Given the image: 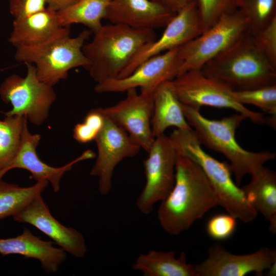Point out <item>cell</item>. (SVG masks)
<instances>
[{
	"label": "cell",
	"instance_id": "21",
	"mask_svg": "<svg viewBox=\"0 0 276 276\" xmlns=\"http://www.w3.org/2000/svg\"><path fill=\"white\" fill-rule=\"evenodd\" d=\"M153 101L151 129L154 138L164 134L169 127L191 128L185 116L182 103L174 93L170 81L162 83L155 89Z\"/></svg>",
	"mask_w": 276,
	"mask_h": 276
},
{
	"label": "cell",
	"instance_id": "23",
	"mask_svg": "<svg viewBox=\"0 0 276 276\" xmlns=\"http://www.w3.org/2000/svg\"><path fill=\"white\" fill-rule=\"evenodd\" d=\"M132 267L144 276H198L194 265L187 262L183 252L176 257L173 251L150 250L140 254Z\"/></svg>",
	"mask_w": 276,
	"mask_h": 276
},
{
	"label": "cell",
	"instance_id": "33",
	"mask_svg": "<svg viewBox=\"0 0 276 276\" xmlns=\"http://www.w3.org/2000/svg\"><path fill=\"white\" fill-rule=\"evenodd\" d=\"M73 133L75 140L79 143L85 144L95 141L99 132L83 121L75 125Z\"/></svg>",
	"mask_w": 276,
	"mask_h": 276
},
{
	"label": "cell",
	"instance_id": "19",
	"mask_svg": "<svg viewBox=\"0 0 276 276\" xmlns=\"http://www.w3.org/2000/svg\"><path fill=\"white\" fill-rule=\"evenodd\" d=\"M0 254L3 256L17 254L38 260L44 270L56 272L66 258V251L51 241L42 240L27 228L13 238H0Z\"/></svg>",
	"mask_w": 276,
	"mask_h": 276
},
{
	"label": "cell",
	"instance_id": "12",
	"mask_svg": "<svg viewBox=\"0 0 276 276\" xmlns=\"http://www.w3.org/2000/svg\"><path fill=\"white\" fill-rule=\"evenodd\" d=\"M104 118V126L95 140L98 153L90 172L91 176L98 178V191L103 195L111 191L117 166L124 159L136 155L141 149L126 131Z\"/></svg>",
	"mask_w": 276,
	"mask_h": 276
},
{
	"label": "cell",
	"instance_id": "13",
	"mask_svg": "<svg viewBox=\"0 0 276 276\" xmlns=\"http://www.w3.org/2000/svg\"><path fill=\"white\" fill-rule=\"evenodd\" d=\"M126 93V98L117 104L99 109L104 116L126 131L148 152L154 140L151 129L153 93H138L136 88Z\"/></svg>",
	"mask_w": 276,
	"mask_h": 276
},
{
	"label": "cell",
	"instance_id": "15",
	"mask_svg": "<svg viewBox=\"0 0 276 276\" xmlns=\"http://www.w3.org/2000/svg\"><path fill=\"white\" fill-rule=\"evenodd\" d=\"M202 33L196 0L176 13L166 26L162 36L146 44L117 78L131 74L147 59L175 48L181 47Z\"/></svg>",
	"mask_w": 276,
	"mask_h": 276
},
{
	"label": "cell",
	"instance_id": "7",
	"mask_svg": "<svg viewBox=\"0 0 276 276\" xmlns=\"http://www.w3.org/2000/svg\"><path fill=\"white\" fill-rule=\"evenodd\" d=\"M171 86L183 104L200 109L207 106L234 110L251 122L271 125L270 117L263 113L249 109L238 102L233 95L234 90L222 83L206 77L200 70H192L179 74L170 81Z\"/></svg>",
	"mask_w": 276,
	"mask_h": 276
},
{
	"label": "cell",
	"instance_id": "6",
	"mask_svg": "<svg viewBox=\"0 0 276 276\" xmlns=\"http://www.w3.org/2000/svg\"><path fill=\"white\" fill-rule=\"evenodd\" d=\"M91 32L83 30L71 37L70 26L65 27L58 34L43 43L16 47L15 59L17 62L34 65L38 79L53 86L66 79L71 70L88 67L89 62L82 48Z\"/></svg>",
	"mask_w": 276,
	"mask_h": 276
},
{
	"label": "cell",
	"instance_id": "2",
	"mask_svg": "<svg viewBox=\"0 0 276 276\" xmlns=\"http://www.w3.org/2000/svg\"><path fill=\"white\" fill-rule=\"evenodd\" d=\"M188 123L202 145L222 154L229 162L236 183L239 186L244 176L257 173L264 164L275 159L276 154L267 150L253 152L243 148L236 139V131L246 118L236 112L219 120L204 117L200 109L182 103Z\"/></svg>",
	"mask_w": 276,
	"mask_h": 276
},
{
	"label": "cell",
	"instance_id": "8",
	"mask_svg": "<svg viewBox=\"0 0 276 276\" xmlns=\"http://www.w3.org/2000/svg\"><path fill=\"white\" fill-rule=\"evenodd\" d=\"M25 77L13 74L7 77L0 86V97L12 109L5 116L25 117L37 126L48 119L49 110L56 99L53 86L41 81L38 78L34 65L25 64Z\"/></svg>",
	"mask_w": 276,
	"mask_h": 276
},
{
	"label": "cell",
	"instance_id": "9",
	"mask_svg": "<svg viewBox=\"0 0 276 276\" xmlns=\"http://www.w3.org/2000/svg\"><path fill=\"white\" fill-rule=\"evenodd\" d=\"M247 29L248 20L239 10L233 9L224 13L211 28L180 47L182 63L179 74L200 70L206 62L236 42Z\"/></svg>",
	"mask_w": 276,
	"mask_h": 276
},
{
	"label": "cell",
	"instance_id": "14",
	"mask_svg": "<svg viewBox=\"0 0 276 276\" xmlns=\"http://www.w3.org/2000/svg\"><path fill=\"white\" fill-rule=\"evenodd\" d=\"M276 262V250L261 248L246 255L228 252L219 243L212 245L206 259L195 265L198 276H244L251 272L263 275Z\"/></svg>",
	"mask_w": 276,
	"mask_h": 276
},
{
	"label": "cell",
	"instance_id": "10",
	"mask_svg": "<svg viewBox=\"0 0 276 276\" xmlns=\"http://www.w3.org/2000/svg\"><path fill=\"white\" fill-rule=\"evenodd\" d=\"M144 162L146 182L136 200L142 214L148 215L154 204L163 200L174 185L177 151L169 136L155 137Z\"/></svg>",
	"mask_w": 276,
	"mask_h": 276
},
{
	"label": "cell",
	"instance_id": "5",
	"mask_svg": "<svg viewBox=\"0 0 276 276\" xmlns=\"http://www.w3.org/2000/svg\"><path fill=\"white\" fill-rule=\"evenodd\" d=\"M176 150L201 168L212 185L219 205L244 223L254 221L257 212L232 177L229 164L215 159L202 148L192 128L175 129L169 136Z\"/></svg>",
	"mask_w": 276,
	"mask_h": 276
},
{
	"label": "cell",
	"instance_id": "20",
	"mask_svg": "<svg viewBox=\"0 0 276 276\" xmlns=\"http://www.w3.org/2000/svg\"><path fill=\"white\" fill-rule=\"evenodd\" d=\"M64 27L60 23L57 11L47 6L35 13L14 18L8 40L15 47L37 45L52 38Z\"/></svg>",
	"mask_w": 276,
	"mask_h": 276
},
{
	"label": "cell",
	"instance_id": "27",
	"mask_svg": "<svg viewBox=\"0 0 276 276\" xmlns=\"http://www.w3.org/2000/svg\"><path fill=\"white\" fill-rule=\"evenodd\" d=\"M235 8L248 20L247 31L255 35L276 17V0H233Z\"/></svg>",
	"mask_w": 276,
	"mask_h": 276
},
{
	"label": "cell",
	"instance_id": "25",
	"mask_svg": "<svg viewBox=\"0 0 276 276\" xmlns=\"http://www.w3.org/2000/svg\"><path fill=\"white\" fill-rule=\"evenodd\" d=\"M48 181H37L28 187L6 182L0 179V220L13 216L47 188Z\"/></svg>",
	"mask_w": 276,
	"mask_h": 276
},
{
	"label": "cell",
	"instance_id": "4",
	"mask_svg": "<svg viewBox=\"0 0 276 276\" xmlns=\"http://www.w3.org/2000/svg\"><path fill=\"white\" fill-rule=\"evenodd\" d=\"M85 43L86 68L97 82L118 78L147 44L156 39L152 29H136L118 24L103 25Z\"/></svg>",
	"mask_w": 276,
	"mask_h": 276
},
{
	"label": "cell",
	"instance_id": "34",
	"mask_svg": "<svg viewBox=\"0 0 276 276\" xmlns=\"http://www.w3.org/2000/svg\"><path fill=\"white\" fill-rule=\"evenodd\" d=\"M171 10L177 13L187 6L191 3L194 0H158Z\"/></svg>",
	"mask_w": 276,
	"mask_h": 276
},
{
	"label": "cell",
	"instance_id": "17",
	"mask_svg": "<svg viewBox=\"0 0 276 276\" xmlns=\"http://www.w3.org/2000/svg\"><path fill=\"white\" fill-rule=\"evenodd\" d=\"M27 124L28 120L24 124L19 150L8 168L7 172L15 168L26 170L30 172L37 182L48 181L51 184L54 192L57 193L60 189L61 178L65 172L71 170L76 163L96 156L93 151L88 149L62 167L50 166L42 162L36 153V148L41 139L40 135L30 133Z\"/></svg>",
	"mask_w": 276,
	"mask_h": 276
},
{
	"label": "cell",
	"instance_id": "31",
	"mask_svg": "<svg viewBox=\"0 0 276 276\" xmlns=\"http://www.w3.org/2000/svg\"><path fill=\"white\" fill-rule=\"evenodd\" d=\"M252 35L269 61L276 67V17Z\"/></svg>",
	"mask_w": 276,
	"mask_h": 276
},
{
	"label": "cell",
	"instance_id": "32",
	"mask_svg": "<svg viewBox=\"0 0 276 276\" xmlns=\"http://www.w3.org/2000/svg\"><path fill=\"white\" fill-rule=\"evenodd\" d=\"M9 12L14 18L27 16L44 9L47 0H9Z\"/></svg>",
	"mask_w": 276,
	"mask_h": 276
},
{
	"label": "cell",
	"instance_id": "30",
	"mask_svg": "<svg viewBox=\"0 0 276 276\" xmlns=\"http://www.w3.org/2000/svg\"><path fill=\"white\" fill-rule=\"evenodd\" d=\"M237 219L229 214H221L211 217L206 224L208 235L218 241L224 240L234 233Z\"/></svg>",
	"mask_w": 276,
	"mask_h": 276
},
{
	"label": "cell",
	"instance_id": "1",
	"mask_svg": "<svg viewBox=\"0 0 276 276\" xmlns=\"http://www.w3.org/2000/svg\"><path fill=\"white\" fill-rule=\"evenodd\" d=\"M218 205L213 187L200 166L177 151L174 185L157 210L164 231L179 235Z\"/></svg>",
	"mask_w": 276,
	"mask_h": 276
},
{
	"label": "cell",
	"instance_id": "36",
	"mask_svg": "<svg viewBox=\"0 0 276 276\" xmlns=\"http://www.w3.org/2000/svg\"><path fill=\"white\" fill-rule=\"evenodd\" d=\"M267 270L268 271L269 275L273 276L275 275L276 262H274Z\"/></svg>",
	"mask_w": 276,
	"mask_h": 276
},
{
	"label": "cell",
	"instance_id": "22",
	"mask_svg": "<svg viewBox=\"0 0 276 276\" xmlns=\"http://www.w3.org/2000/svg\"><path fill=\"white\" fill-rule=\"evenodd\" d=\"M242 188L250 204L269 223V231L276 233V173L264 166L252 175Z\"/></svg>",
	"mask_w": 276,
	"mask_h": 276
},
{
	"label": "cell",
	"instance_id": "28",
	"mask_svg": "<svg viewBox=\"0 0 276 276\" xmlns=\"http://www.w3.org/2000/svg\"><path fill=\"white\" fill-rule=\"evenodd\" d=\"M233 95L239 103L255 106L276 117V84L243 90H233Z\"/></svg>",
	"mask_w": 276,
	"mask_h": 276
},
{
	"label": "cell",
	"instance_id": "11",
	"mask_svg": "<svg viewBox=\"0 0 276 276\" xmlns=\"http://www.w3.org/2000/svg\"><path fill=\"white\" fill-rule=\"evenodd\" d=\"M182 63L180 47L175 48L147 59L125 77L97 83L94 89L100 94L115 93L139 87L141 92L153 93L179 75Z\"/></svg>",
	"mask_w": 276,
	"mask_h": 276
},
{
	"label": "cell",
	"instance_id": "3",
	"mask_svg": "<svg viewBox=\"0 0 276 276\" xmlns=\"http://www.w3.org/2000/svg\"><path fill=\"white\" fill-rule=\"evenodd\" d=\"M200 71L206 77L234 90L276 84V67L247 31L232 45L206 62Z\"/></svg>",
	"mask_w": 276,
	"mask_h": 276
},
{
	"label": "cell",
	"instance_id": "16",
	"mask_svg": "<svg viewBox=\"0 0 276 276\" xmlns=\"http://www.w3.org/2000/svg\"><path fill=\"white\" fill-rule=\"evenodd\" d=\"M13 218L15 221L34 226L74 257L82 258L85 256L87 247L83 236L76 229L66 227L57 220L41 195L34 198Z\"/></svg>",
	"mask_w": 276,
	"mask_h": 276
},
{
	"label": "cell",
	"instance_id": "35",
	"mask_svg": "<svg viewBox=\"0 0 276 276\" xmlns=\"http://www.w3.org/2000/svg\"><path fill=\"white\" fill-rule=\"evenodd\" d=\"M74 0H47L48 7L58 11L68 6Z\"/></svg>",
	"mask_w": 276,
	"mask_h": 276
},
{
	"label": "cell",
	"instance_id": "26",
	"mask_svg": "<svg viewBox=\"0 0 276 276\" xmlns=\"http://www.w3.org/2000/svg\"><path fill=\"white\" fill-rule=\"evenodd\" d=\"M0 120V179L16 156L21 145L24 124L27 119L20 116H5Z\"/></svg>",
	"mask_w": 276,
	"mask_h": 276
},
{
	"label": "cell",
	"instance_id": "37",
	"mask_svg": "<svg viewBox=\"0 0 276 276\" xmlns=\"http://www.w3.org/2000/svg\"><path fill=\"white\" fill-rule=\"evenodd\" d=\"M76 1V0H74V2Z\"/></svg>",
	"mask_w": 276,
	"mask_h": 276
},
{
	"label": "cell",
	"instance_id": "24",
	"mask_svg": "<svg viewBox=\"0 0 276 276\" xmlns=\"http://www.w3.org/2000/svg\"><path fill=\"white\" fill-rule=\"evenodd\" d=\"M111 0H76L66 8L57 11L63 27L80 24L96 32L103 26L107 9Z\"/></svg>",
	"mask_w": 276,
	"mask_h": 276
},
{
	"label": "cell",
	"instance_id": "29",
	"mask_svg": "<svg viewBox=\"0 0 276 276\" xmlns=\"http://www.w3.org/2000/svg\"><path fill=\"white\" fill-rule=\"evenodd\" d=\"M202 33L226 12L235 9L233 0H196Z\"/></svg>",
	"mask_w": 276,
	"mask_h": 276
},
{
	"label": "cell",
	"instance_id": "18",
	"mask_svg": "<svg viewBox=\"0 0 276 276\" xmlns=\"http://www.w3.org/2000/svg\"><path fill=\"white\" fill-rule=\"evenodd\" d=\"M176 13L158 0H111L105 19L136 29L166 27Z\"/></svg>",
	"mask_w": 276,
	"mask_h": 276
}]
</instances>
